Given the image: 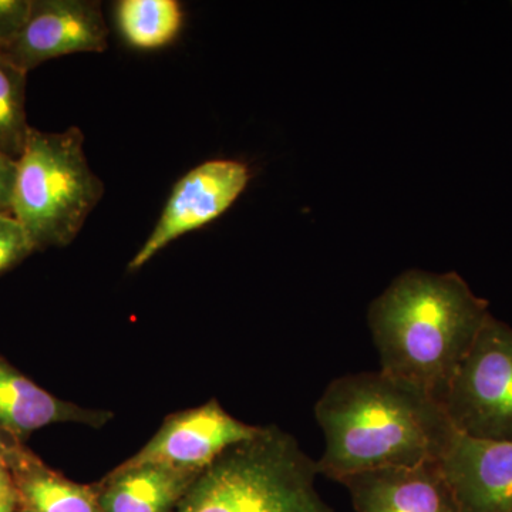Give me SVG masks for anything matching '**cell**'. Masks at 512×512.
<instances>
[{"label": "cell", "mask_w": 512, "mask_h": 512, "mask_svg": "<svg viewBox=\"0 0 512 512\" xmlns=\"http://www.w3.org/2000/svg\"><path fill=\"white\" fill-rule=\"evenodd\" d=\"M318 476L292 434L264 426L205 468L171 512H333Z\"/></svg>", "instance_id": "3957f363"}, {"label": "cell", "mask_w": 512, "mask_h": 512, "mask_svg": "<svg viewBox=\"0 0 512 512\" xmlns=\"http://www.w3.org/2000/svg\"><path fill=\"white\" fill-rule=\"evenodd\" d=\"M32 0H0V50L9 45L29 18Z\"/></svg>", "instance_id": "e0dca14e"}, {"label": "cell", "mask_w": 512, "mask_h": 512, "mask_svg": "<svg viewBox=\"0 0 512 512\" xmlns=\"http://www.w3.org/2000/svg\"><path fill=\"white\" fill-rule=\"evenodd\" d=\"M0 512H19L18 504H16V497L0 501Z\"/></svg>", "instance_id": "44dd1931"}, {"label": "cell", "mask_w": 512, "mask_h": 512, "mask_svg": "<svg viewBox=\"0 0 512 512\" xmlns=\"http://www.w3.org/2000/svg\"><path fill=\"white\" fill-rule=\"evenodd\" d=\"M15 177L16 161L0 150V211L10 212Z\"/></svg>", "instance_id": "ac0fdd59"}, {"label": "cell", "mask_w": 512, "mask_h": 512, "mask_svg": "<svg viewBox=\"0 0 512 512\" xmlns=\"http://www.w3.org/2000/svg\"><path fill=\"white\" fill-rule=\"evenodd\" d=\"M116 22L128 45L156 50L170 45L180 35L184 10L177 0H120Z\"/></svg>", "instance_id": "5bb4252c"}, {"label": "cell", "mask_w": 512, "mask_h": 512, "mask_svg": "<svg viewBox=\"0 0 512 512\" xmlns=\"http://www.w3.org/2000/svg\"><path fill=\"white\" fill-rule=\"evenodd\" d=\"M490 305L456 272L410 269L367 313L380 370L443 406L458 367L490 316Z\"/></svg>", "instance_id": "7a4b0ae2"}, {"label": "cell", "mask_w": 512, "mask_h": 512, "mask_svg": "<svg viewBox=\"0 0 512 512\" xmlns=\"http://www.w3.org/2000/svg\"><path fill=\"white\" fill-rule=\"evenodd\" d=\"M340 484L355 512H461L440 461L366 471Z\"/></svg>", "instance_id": "30bf717a"}, {"label": "cell", "mask_w": 512, "mask_h": 512, "mask_svg": "<svg viewBox=\"0 0 512 512\" xmlns=\"http://www.w3.org/2000/svg\"><path fill=\"white\" fill-rule=\"evenodd\" d=\"M103 194V181L87 163L79 127L60 133L30 128L16 161L10 214L35 252L72 244Z\"/></svg>", "instance_id": "277c9868"}, {"label": "cell", "mask_w": 512, "mask_h": 512, "mask_svg": "<svg viewBox=\"0 0 512 512\" xmlns=\"http://www.w3.org/2000/svg\"><path fill=\"white\" fill-rule=\"evenodd\" d=\"M440 466L461 512H512V441L456 431Z\"/></svg>", "instance_id": "9c48e42d"}, {"label": "cell", "mask_w": 512, "mask_h": 512, "mask_svg": "<svg viewBox=\"0 0 512 512\" xmlns=\"http://www.w3.org/2000/svg\"><path fill=\"white\" fill-rule=\"evenodd\" d=\"M15 497V484H13L12 473H10L8 464L0 460V501Z\"/></svg>", "instance_id": "d6986e66"}, {"label": "cell", "mask_w": 512, "mask_h": 512, "mask_svg": "<svg viewBox=\"0 0 512 512\" xmlns=\"http://www.w3.org/2000/svg\"><path fill=\"white\" fill-rule=\"evenodd\" d=\"M262 427L235 419L217 399H212L168 416L156 436L121 464H161L201 473L228 448L258 436Z\"/></svg>", "instance_id": "ba28073f"}, {"label": "cell", "mask_w": 512, "mask_h": 512, "mask_svg": "<svg viewBox=\"0 0 512 512\" xmlns=\"http://www.w3.org/2000/svg\"><path fill=\"white\" fill-rule=\"evenodd\" d=\"M443 409L458 433L512 441V326L488 316L451 380Z\"/></svg>", "instance_id": "5b68a950"}, {"label": "cell", "mask_w": 512, "mask_h": 512, "mask_svg": "<svg viewBox=\"0 0 512 512\" xmlns=\"http://www.w3.org/2000/svg\"><path fill=\"white\" fill-rule=\"evenodd\" d=\"M109 28L93 0H32L29 18L0 56L22 72L73 53L107 49Z\"/></svg>", "instance_id": "52a82bcc"}, {"label": "cell", "mask_w": 512, "mask_h": 512, "mask_svg": "<svg viewBox=\"0 0 512 512\" xmlns=\"http://www.w3.org/2000/svg\"><path fill=\"white\" fill-rule=\"evenodd\" d=\"M26 77L0 56V150L13 161L22 156L32 128L26 119Z\"/></svg>", "instance_id": "9a60e30c"}, {"label": "cell", "mask_w": 512, "mask_h": 512, "mask_svg": "<svg viewBox=\"0 0 512 512\" xmlns=\"http://www.w3.org/2000/svg\"><path fill=\"white\" fill-rule=\"evenodd\" d=\"M201 473L161 464H120L97 483L101 510L171 512Z\"/></svg>", "instance_id": "7c38bea8"}, {"label": "cell", "mask_w": 512, "mask_h": 512, "mask_svg": "<svg viewBox=\"0 0 512 512\" xmlns=\"http://www.w3.org/2000/svg\"><path fill=\"white\" fill-rule=\"evenodd\" d=\"M19 512H103L99 485L74 483L29 450L16 448L6 461Z\"/></svg>", "instance_id": "4fadbf2b"}, {"label": "cell", "mask_w": 512, "mask_h": 512, "mask_svg": "<svg viewBox=\"0 0 512 512\" xmlns=\"http://www.w3.org/2000/svg\"><path fill=\"white\" fill-rule=\"evenodd\" d=\"M251 181V170L237 160H211L192 168L174 185L150 237L128 264L137 271L175 239L220 218Z\"/></svg>", "instance_id": "8992f818"}, {"label": "cell", "mask_w": 512, "mask_h": 512, "mask_svg": "<svg viewBox=\"0 0 512 512\" xmlns=\"http://www.w3.org/2000/svg\"><path fill=\"white\" fill-rule=\"evenodd\" d=\"M113 414L64 402L0 356V430L25 443L50 424L76 423L100 429Z\"/></svg>", "instance_id": "8fae6325"}, {"label": "cell", "mask_w": 512, "mask_h": 512, "mask_svg": "<svg viewBox=\"0 0 512 512\" xmlns=\"http://www.w3.org/2000/svg\"><path fill=\"white\" fill-rule=\"evenodd\" d=\"M22 444L25 443H20V441L13 439L9 434L3 433V431L0 430V460L6 463L8 458L12 456L13 451L19 446H22Z\"/></svg>", "instance_id": "ffe728a7"}, {"label": "cell", "mask_w": 512, "mask_h": 512, "mask_svg": "<svg viewBox=\"0 0 512 512\" xmlns=\"http://www.w3.org/2000/svg\"><path fill=\"white\" fill-rule=\"evenodd\" d=\"M35 252L25 231L10 212L0 211V274Z\"/></svg>", "instance_id": "2e32d148"}, {"label": "cell", "mask_w": 512, "mask_h": 512, "mask_svg": "<svg viewBox=\"0 0 512 512\" xmlns=\"http://www.w3.org/2000/svg\"><path fill=\"white\" fill-rule=\"evenodd\" d=\"M315 417L325 437L319 474L338 483L366 471L440 461L456 433L439 402L382 370L333 379Z\"/></svg>", "instance_id": "6da1fadb"}]
</instances>
